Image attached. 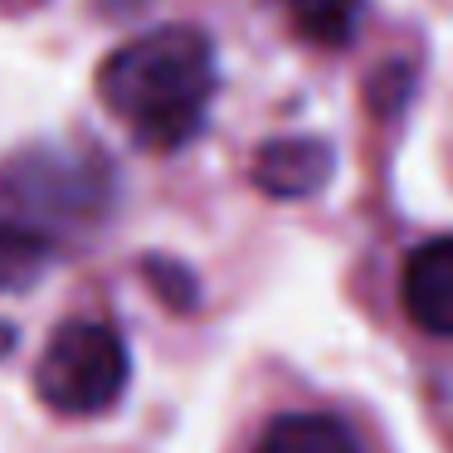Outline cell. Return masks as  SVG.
<instances>
[{"instance_id":"cell-8","label":"cell","mask_w":453,"mask_h":453,"mask_svg":"<svg viewBox=\"0 0 453 453\" xmlns=\"http://www.w3.org/2000/svg\"><path fill=\"white\" fill-rule=\"evenodd\" d=\"M15 346V326H0V351H11Z\"/></svg>"},{"instance_id":"cell-7","label":"cell","mask_w":453,"mask_h":453,"mask_svg":"<svg viewBox=\"0 0 453 453\" xmlns=\"http://www.w3.org/2000/svg\"><path fill=\"white\" fill-rule=\"evenodd\" d=\"M50 239L35 225L20 219H0V293H25L40 283V273L50 268Z\"/></svg>"},{"instance_id":"cell-1","label":"cell","mask_w":453,"mask_h":453,"mask_svg":"<svg viewBox=\"0 0 453 453\" xmlns=\"http://www.w3.org/2000/svg\"><path fill=\"white\" fill-rule=\"evenodd\" d=\"M219 88L215 40L196 25H161L98 69V98L151 151H180L205 132Z\"/></svg>"},{"instance_id":"cell-4","label":"cell","mask_w":453,"mask_h":453,"mask_svg":"<svg viewBox=\"0 0 453 453\" xmlns=\"http://www.w3.org/2000/svg\"><path fill=\"white\" fill-rule=\"evenodd\" d=\"M332 142L322 137H273L254 157V186L273 200H307L332 180Z\"/></svg>"},{"instance_id":"cell-2","label":"cell","mask_w":453,"mask_h":453,"mask_svg":"<svg viewBox=\"0 0 453 453\" xmlns=\"http://www.w3.org/2000/svg\"><path fill=\"white\" fill-rule=\"evenodd\" d=\"M127 390V346L103 322H64L35 365V395L54 414H103Z\"/></svg>"},{"instance_id":"cell-3","label":"cell","mask_w":453,"mask_h":453,"mask_svg":"<svg viewBox=\"0 0 453 453\" xmlns=\"http://www.w3.org/2000/svg\"><path fill=\"white\" fill-rule=\"evenodd\" d=\"M400 307L419 332L453 342V234L424 239L400 268Z\"/></svg>"},{"instance_id":"cell-6","label":"cell","mask_w":453,"mask_h":453,"mask_svg":"<svg viewBox=\"0 0 453 453\" xmlns=\"http://www.w3.org/2000/svg\"><path fill=\"white\" fill-rule=\"evenodd\" d=\"M297 35L307 44H322V50H346L361 25V0H278Z\"/></svg>"},{"instance_id":"cell-5","label":"cell","mask_w":453,"mask_h":453,"mask_svg":"<svg viewBox=\"0 0 453 453\" xmlns=\"http://www.w3.org/2000/svg\"><path fill=\"white\" fill-rule=\"evenodd\" d=\"M254 453H361V443L332 414H278Z\"/></svg>"}]
</instances>
